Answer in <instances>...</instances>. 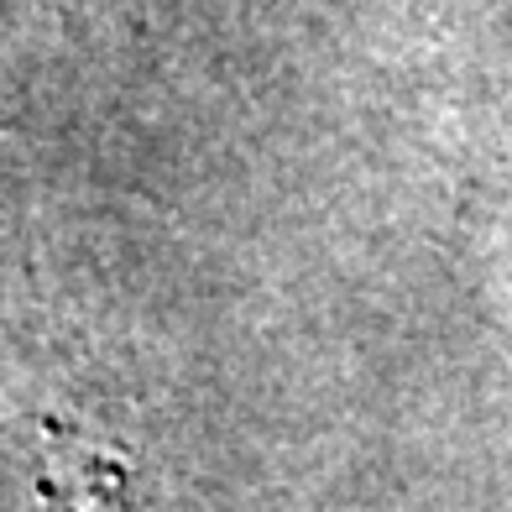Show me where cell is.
<instances>
[{"label": "cell", "mask_w": 512, "mask_h": 512, "mask_svg": "<svg viewBox=\"0 0 512 512\" xmlns=\"http://www.w3.org/2000/svg\"><path fill=\"white\" fill-rule=\"evenodd\" d=\"M37 492L53 512H131L136 507V471H131V460H121L100 439L48 424L42 429Z\"/></svg>", "instance_id": "6da1fadb"}]
</instances>
